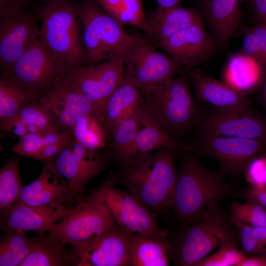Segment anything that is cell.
I'll use <instances>...</instances> for the list:
<instances>
[{
  "label": "cell",
  "mask_w": 266,
  "mask_h": 266,
  "mask_svg": "<svg viewBox=\"0 0 266 266\" xmlns=\"http://www.w3.org/2000/svg\"><path fill=\"white\" fill-rule=\"evenodd\" d=\"M235 224L237 228L239 244L245 255L266 256V228Z\"/></svg>",
  "instance_id": "obj_37"
},
{
  "label": "cell",
  "mask_w": 266,
  "mask_h": 266,
  "mask_svg": "<svg viewBox=\"0 0 266 266\" xmlns=\"http://www.w3.org/2000/svg\"><path fill=\"white\" fill-rule=\"evenodd\" d=\"M31 0H0V7L12 6L25 7Z\"/></svg>",
  "instance_id": "obj_50"
},
{
  "label": "cell",
  "mask_w": 266,
  "mask_h": 266,
  "mask_svg": "<svg viewBox=\"0 0 266 266\" xmlns=\"http://www.w3.org/2000/svg\"></svg>",
  "instance_id": "obj_52"
},
{
  "label": "cell",
  "mask_w": 266,
  "mask_h": 266,
  "mask_svg": "<svg viewBox=\"0 0 266 266\" xmlns=\"http://www.w3.org/2000/svg\"><path fill=\"white\" fill-rule=\"evenodd\" d=\"M123 82L141 92L169 81L184 68L170 56L156 50L147 38L139 39L123 54Z\"/></svg>",
  "instance_id": "obj_9"
},
{
  "label": "cell",
  "mask_w": 266,
  "mask_h": 266,
  "mask_svg": "<svg viewBox=\"0 0 266 266\" xmlns=\"http://www.w3.org/2000/svg\"><path fill=\"white\" fill-rule=\"evenodd\" d=\"M188 144L197 155L216 160L219 169L237 187L250 163L266 156V143L256 139L195 134Z\"/></svg>",
  "instance_id": "obj_8"
},
{
  "label": "cell",
  "mask_w": 266,
  "mask_h": 266,
  "mask_svg": "<svg viewBox=\"0 0 266 266\" xmlns=\"http://www.w3.org/2000/svg\"><path fill=\"white\" fill-rule=\"evenodd\" d=\"M34 242L24 231L5 230L0 242V266H20L32 251Z\"/></svg>",
  "instance_id": "obj_32"
},
{
  "label": "cell",
  "mask_w": 266,
  "mask_h": 266,
  "mask_svg": "<svg viewBox=\"0 0 266 266\" xmlns=\"http://www.w3.org/2000/svg\"><path fill=\"white\" fill-rule=\"evenodd\" d=\"M194 98L202 109L233 110L251 106L247 95L196 67L189 68Z\"/></svg>",
  "instance_id": "obj_19"
},
{
  "label": "cell",
  "mask_w": 266,
  "mask_h": 266,
  "mask_svg": "<svg viewBox=\"0 0 266 266\" xmlns=\"http://www.w3.org/2000/svg\"><path fill=\"white\" fill-rule=\"evenodd\" d=\"M169 148L193 153L188 144L173 139L145 107L136 139L121 165L124 167L153 152Z\"/></svg>",
  "instance_id": "obj_22"
},
{
  "label": "cell",
  "mask_w": 266,
  "mask_h": 266,
  "mask_svg": "<svg viewBox=\"0 0 266 266\" xmlns=\"http://www.w3.org/2000/svg\"><path fill=\"white\" fill-rule=\"evenodd\" d=\"M15 117L27 125L38 127L45 133L58 130L41 109L36 100L24 105Z\"/></svg>",
  "instance_id": "obj_40"
},
{
  "label": "cell",
  "mask_w": 266,
  "mask_h": 266,
  "mask_svg": "<svg viewBox=\"0 0 266 266\" xmlns=\"http://www.w3.org/2000/svg\"><path fill=\"white\" fill-rule=\"evenodd\" d=\"M228 213L234 224L266 228V208L258 203L233 202L229 207Z\"/></svg>",
  "instance_id": "obj_35"
},
{
  "label": "cell",
  "mask_w": 266,
  "mask_h": 266,
  "mask_svg": "<svg viewBox=\"0 0 266 266\" xmlns=\"http://www.w3.org/2000/svg\"><path fill=\"white\" fill-rule=\"evenodd\" d=\"M189 69L184 67L169 81L141 92L147 109L179 142L194 131L201 113L192 93Z\"/></svg>",
  "instance_id": "obj_4"
},
{
  "label": "cell",
  "mask_w": 266,
  "mask_h": 266,
  "mask_svg": "<svg viewBox=\"0 0 266 266\" xmlns=\"http://www.w3.org/2000/svg\"><path fill=\"white\" fill-rule=\"evenodd\" d=\"M124 73L123 61L116 58L80 67L68 74L64 81L87 99L101 119L104 105L123 82Z\"/></svg>",
  "instance_id": "obj_14"
},
{
  "label": "cell",
  "mask_w": 266,
  "mask_h": 266,
  "mask_svg": "<svg viewBox=\"0 0 266 266\" xmlns=\"http://www.w3.org/2000/svg\"><path fill=\"white\" fill-rule=\"evenodd\" d=\"M194 132L197 135L252 139L266 143V118L251 106L233 110L201 108Z\"/></svg>",
  "instance_id": "obj_12"
},
{
  "label": "cell",
  "mask_w": 266,
  "mask_h": 266,
  "mask_svg": "<svg viewBox=\"0 0 266 266\" xmlns=\"http://www.w3.org/2000/svg\"><path fill=\"white\" fill-rule=\"evenodd\" d=\"M58 172L67 182L71 198L84 191L87 184L105 169L107 160L100 150H92L74 140L53 157Z\"/></svg>",
  "instance_id": "obj_15"
},
{
  "label": "cell",
  "mask_w": 266,
  "mask_h": 266,
  "mask_svg": "<svg viewBox=\"0 0 266 266\" xmlns=\"http://www.w3.org/2000/svg\"><path fill=\"white\" fill-rule=\"evenodd\" d=\"M144 104L139 90L123 81L108 99L102 111L101 119L108 135L111 136L121 121Z\"/></svg>",
  "instance_id": "obj_25"
},
{
  "label": "cell",
  "mask_w": 266,
  "mask_h": 266,
  "mask_svg": "<svg viewBox=\"0 0 266 266\" xmlns=\"http://www.w3.org/2000/svg\"><path fill=\"white\" fill-rule=\"evenodd\" d=\"M250 184L266 185V156L257 158L248 166L245 176Z\"/></svg>",
  "instance_id": "obj_43"
},
{
  "label": "cell",
  "mask_w": 266,
  "mask_h": 266,
  "mask_svg": "<svg viewBox=\"0 0 266 266\" xmlns=\"http://www.w3.org/2000/svg\"><path fill=\"white\" fill-rule=\"evenodd\" d=\"M44 162L43 170L40 174L33 182L22 188L18 199L14 204L23 203L27 199L47 186L58 174V172L53 162V158Z\"/></svg>",
  "instance_id": "obj_39"
},
{
  "label": "cell",
  "mask_w": 266,
  "mask_h": 266,
  "mask_svg": "<svg viewBox=\"0 0 266 266\" xmlns=\"http://www.w3.org/2000/svg\"><path fill=\"white\" fill-rule=\"evenodd\" d=\"M169 240L173 265L196 266L214 250L239 237L236 225L218 206L203 219L180 226Z\"/></svg>",
  "instance_id": "obj_5"
},
{
  "label": "cell",
  "mask_w": 266,
  "mask_h": 266,
  "mask_svg": "<svg viewBox=\"0 0 266 266\" xmlns=\"http://www.w3.org/2000/svg\"><path fill=\"white\" fill-rule=\"evenodd\" d=\"M239 29L243 35L240 50L255 59L266 73V23L241 25Z\"/></svg>",
  "instance_id": "obj_34"
},
{
  "label": "cell",
  "mask_w": 266,
  "mask_h": 266,
  "mask_svg": "<svg viewBox=\"0 0 266 266\" xmlns=\"http://www.w3.org/2000/svg\"><path fill=\"white\" fill-rule=\"evenodd\" d=\"M34 239L33 249L20 266H63L75 264L71 255L66 248V244L49 233H39Z\"/></svg>",
  "instance_id": "obj_27"
},
{
  "label": "cell",
  "mask_w": 266,
  "mask_h": 266,
  "mask_svg": "<svg viewBox=\"0 0 266 266\" xmlns=\"http://www.w3.org/2000/svg\"><path fill=\"white\" fill-rule=\"evenodd\" d=\"M147 20V39L157 45L176 33L203 23V17L199 10L181 5L165 9L157 8Z\"/></svg>",
  "instance_id": "obj_23"
},
{
  "label": "cell",
  "mask_w": 266,
  "mask_h": 266,
  "mask_svg": "<svg viewBox=\"0 0 266 266\" xmlns=\"http://www.w3.org/2000/svg\"><path fill=\"white\" fill-rule=\"evenodd\" d=\"M40 37L67 75L85 65L82 23L78 3L48 0L38 6Z\"/></svg>",
  "instance_id": "obj_3"
},
{
  "label": "cell",
  "mask_w": 266,
  "mask_h": 266,
  "mask_svg": "<svg viewBox=\"0 0 266 266\" xmlns=\"http://www.w3.org/2000/svg\"><path fill=\"white\" fill-rule=\"evenodd\" d=\"M239 266H266V256L257 255L246 257Z\"/></svg>",
  "instance_id": "obj_47"
},
{
  "label": "cell",
  "mask_w": 266,
  "mask_h": 266,
  "mask_svg": "<svg viewBox=\"0 0 266 266\" xmlns=\"http://www.w3.org/2000/svg\"><path fill=\"white\" fill-rule=\"evenodd\" d=\"M246 0H197L219 47L225 48L241 26L240 6Z\"/></svg>",
  "instance_id": "obj_21"
},
{
  "label": "cell",
  "mask_w": 266,
  "mask_h": 266,
  "mask_svg": "<svg viewBox=\"0 0 266 266\" xmlns=\"http://www.w3.org/2000/svg\"><path fill=\"white\" fill-rule=\"evenodd\" d=\"M117 225L107 208L86 199L53 224L48 232L64 243L74 246L88 242Z\"/></svg>",
  "instance_id": "obj_11"
},
{
  "label": "cell",
  "mask_w": 266,
  "mask_h": 266,
  "mask_svg": "<svg viewBox=\"0 0 266 266\" xmlns=\"http://www.w3.org/2000/svg\"><path fill=\"white\" fill-rule=\"evenodd\" d=\"M28 133L31 134H43L45 132L38 127L34 125H27Z\"/></svg>",
  "instance_id": "obj_51"
},
{
  "label": "cell",
  "mask_w": 266,
  "mask_h": 266,
  "mask_svg": "<svg viewBox=\"0 0 266 266\" xmlns=\"http://www.w3.org/2000/svg\"><path fill=\"white\" fill-rule=\"evenodd\" d=\"M184 153L177 169L170 208L180 226L203 219L240 189L229 183L219 169L207 168L196 154Z\"/></svg>",
  "instance_id": "obj_1"
},
{
  "label": "cell",
  "mask_w": 266,
  "mask_h": 266,
  "mask_svg": "<svg viewBox=\"0 0 266 266\" xmlns=\"http://www.w3.org/2000/svg\"><path fill=\"white\" fill-rule=\"evenodd\" d=\"M40 95L19 86L3 76L0 78V123L14 118L27 103L37 100Z\"/></svg>",
  "instance_id": "obj_30"
},
{
  "label": "cell",
  "mask_w": 266,
  "mask_h": 266,
  "mask_svg": "<svg viewBox=\"0 0 266 266\" xmlns=\"http://www.w3.org/2000/svg\"><path fill=\"white\" fill-rule=\"evenodd\" d=\"M40 36L36 17L24 7H0V64L1 72Z\"/></svg>",
  "instance_id": "obj_13"
},
{
  "label": "cell",
  "mask_w": 266,
  "mask_h": 266,
  "mask_svg": "<svg viewBox=\"0 0 266 266\" xmlns=\"http://www.w3.org/2000/svg\"><path fill=\"white\" fill-rule=\"evenodd\" d=\"M0 128L1 131L11 133L19 137L28 133L27 125L16 117L0 123Z\"/></svg>",
  "instance_id": "obj_45"
},
{
  "label": "cell",
  "mask_w": 266,
  "mask_h": 266,
  "mask_svg": "<svg viewBox=\"0 0 266 266\" xmlns=\"http://www.w3.org/2000/svg\"><path fill=\"white\" fill-rule=\"evenodd\" d=\"M169 56L185 68H191L211 60L219 47L205 30L204 23L176 33L160 42Z\"/></svg>",
  "instance_id": "obj_18"
},
{
  "label": "cell",
  "mask_w": 266,
  "mask_h": 266,
  "mask_svg": "<svg viewBox=\"0 0 266 266\" xmlns=\"http://www.w3.org/2000/svg\"><path fill=\"white\" fill-rule=\"evenodd\" d=\"M176 149L153 152L123 167L114 177L156 214L170 209L177 178Z\"/></svg>",
  "instance_id": "obj_2"
},
{
  "label": "cell",
  "mask_w": 266,
  "mask_h": 266,
  "mask_svg": "<svg viewBox=\"0 0 266 266\" xmlns=\"http://www.w3.org/2000/svg\"><path fill=\"white\" fill-rule=\"evenodd\" d=\"M133 233L117 225L88 242L73 246L71 255L78 266H131Z\"/></svg>",
  "instance_id": "obj_16"
},
{
  "label": "cell",
  "mask_w": 266,
  "mask_h": 266,
  "mask_svg": "<svg viewBox=\"0 0 266 266\" xmlns=\"http://www.w3.org/2000/svg\"><path fill=\"white\" fill-rule=\"evenodd\" d=\"M158 3V9H165L180 5L182 0H155Z\"/></svg>",
  "instance_id": "obj_48"
},
{
  "label": "cell",
  "mask_w": 266,
  "mask_h": 266,
  "mask_svg": "<svg viewBox=\"0 0 266 266\" xmlns=\"http://www.w3.org/2000/svg\"><path fill=\"white\" fill-rule=\"evenodd\" d=\"M171 246L167 238H160L135 233L130 248L131 266H168Z\"/></svg>",
  "instance_id": "obj_26"
},
{
  "label": "cell",
  "mask_w": 266,
  "mask_h": 266,
  "mask_svg": "<svg viewBox=\"0 0 266 266\" xmlns=\"http://www.w3.org/2000/svg\"><path fill=\"white\" fill-rule=\"evenodd\" d=\"M74 140V138H71L46 145L41 150L36 159L45 161L52 158L63 149L69 146Z\"/></svg>",
  "instance_id": "obj_44"
},
{
  "label": "cell",
  "mask_w": 266,
  "mask_h": 266,
  "mask_svg": "<svg viewBox=\"0 0 266 266\" xmlns=\"http://www.w3.org/2000/svg\"><path fill=\"white\" fill-rule=\"evenodd\" d=\"M45 145L43 133H27L20 137L18 142L9 150L20 156L36 159Z\"/></svg>",
  "instance_id": "obj_41"
},
{
  "label": "cell",
  "mask_w": 266,
  "mask_h": 266,
  "mask_svg": "<svg viewBox=\"0 0 266 266\" xmlns=\"http://www.w3.org/2000/svg\"><path fill=\"white\" fill-rule=\"evenodd\" d=\"M145 109L144 104L136 108L117 125L111 136V150L120 164L134 143Z\"/></svg>",
  "instance_id": "obj_28"
},
{
  "label": "cell",
  "mask_w": 266,
  "mask_h": 266,
  "mask_svg": "<svg viewBox=\"0 0 266 266\" xmlns=\"http://www.w3.org/2000/svg\"><path fill=\"white\" fill-rule=\"evenodd\" d=\"M23 187L18 160L16 158H12L0 169L1 213L8 209L16 202Z\"/></svg>",
  "instance_id": "obj_33"
},
{
  "label": "cell",
  "mask_w": 266,
  "mask_h": 266,
  "mask_svg": "<svg viewBox=\"0 0 266 266\" xmlns=\"http://www.w3.org/2000/svg\"><path fill=\"white\" fill-rule=\"evenodd\" d=\"M260 22L266 21V0H246Z\"/></svg>",
  "instance_id": "obj_46"
},
{
  "label": "cell",
  "mask_w": 266,
  "mask_h": 266,
  "mask_svg": "<svg viewBox=\"0 0 266 266\" xmlns=\"http://www.w3.org/2000/svg\"><path fill=\"white\" fill-rule=\"evenodd\" d=\"M265 74L255 59L240 50L229 56L223 78V82L247 95L259 88Z\"/></svg>",
  "instance_id": "obj_24"
},
{
  "label": "cell",
  "mask_w": 266,
  "mask_h": 266,
  "mask_svg": "<svg viewBox=\"0 0 266 266\" xmlns=\"http://www.w3.org/2000/svg\"><path fill=\"white\" fill-rule=\"evenodd\" d=\"M75 140L92 150H100L107 144V130L95 113L79 117L72 130Z\"/></svg>",
  "instance_id": "obj_31"
},
{
  "label": "cell",
  "mask_w": 266,
  "mask_h": 266,
  "mask_svg": "<svg viewBox=\"0 0 266 266\" xmlns=\"http://www.w3.org/2000/svg\"><path fill=\"white\" fill-rule=\"evenodd\" d=\"M73 208L65 204H14L1 213V226L4 231L16 229L38 233L48 232L53 224L65 217Z\"/></svg>",
  "instance_id": "obj_20"
},
{
  "label": "cell",
  "mask_w": 266,
  "mask_h": 266,
  "mask_svg": "<svg viewBox=\"0 0 266 266\" xmlns=\"http://www.w3.org/2000/svg\"><path fill=\"white\" fill-rule=\"evenodd\" d=\"M86 199L107 208L117 224L129 232L160 238L169 236L168 232L160 227L157 215L133 195L117 187L113 179L102 183Z\"/></svg>",
  "instance_id": "obj_7"
},
{
  "label": "cell",
  "mask_w": 266,
  "mask_h": 266,
  "mask_svg": "<svg viewBox=\"0 0 266 266\" xmlns=\"http://www.w3.org/2000/svg\"><path fill=\"white\" fill-rule=\"evenodd\" d=\"M36 102L60 131H71L79 117L92 113L97 114L93 104L64 80L41 95Z\"/></svg>",
  "instance_id": "obj_17"
},
{
  "label": "cell",
  "mask_w": 266,
  "mask_h": 266,
  "mask_svg": "<svg viewBox=\"0 0 266 266\" xmlns=\"http://www.w3.org/2000/svg\"><path fill=\"white\" fill-rule=\"evenodd\" d=\"M64 179L58 173L47 186L21 204L29 205H64L67 199L71 198L68 184Z\"/></svg>",
  "instance_id": "obj_36"
},
{
  "label": "cell",
  "mask_w": 266,
  "mask_h": 266,
  "mask_svg": "<svg viewBox=\"0 0 266 266\" xmlns=\"http://www.w3.org/2000/svg\"><path fill=\"white\" fill-rule=\"evenodd\" d=\"M82 23L85 65H92L116 58L139 37L128 34L123 25L106 13L94 0L78 3Z\"/></svg>",
  "instance_id": "obj_6"
},
{
  "label": "cell",
  "mask_w": 266,
  "mask_h": 266,
  "mask_svg": "<svg viewBox=\"0 0 266 266\" xmlns=\"http://www.w3.org/2000/svg\"><path fill=\"white\" fill-rule=\"evenodd\" d=\"M239 241H228L214 253L204 258L196 266H239L246 257L241 248Z\"/></svg>",
  "instance_id": "obj_38"
},
{
  "label": "cell",
  "mask_w": 266,
  "mask_h": 266,
  "mask_svg": "<svg viewBox=\"0 0 266 266\" xmlns=\"http://www.w3.org/2000/svg\"><path fill=\"white\" fill-rule=\"evenodd\" d=\"M106 13L122 25L129 24L143 30L148 29V20L143 9V0H93Z\"/></svg>",
  "instance_id": "obj_29"
},
{
  "label": "cell",
  "mask_w": 266,
  "mask_h": 266,
  "mask_svg": "<svg viewBox=\"0 0 266 266\" xmlns=\"http://www.w3.org/2000/svg\"><path fill=\"white\" fill-rule=\"evenodd\" d=\"M258 89L260 90L259 98L260 102L266 112V73Z\"/></svg>",
  "instance_id": "obj_49"
},
{
  "label": "cell",
  "mask_w": 266,
  "mask_h": 266,
  "mask_svg": "<svg viewBox=\"0 0 266 266\" xmlns=\"http://www.w3.org/2000/svg\"><path fill=\"white\" fill-rule=\"evenodd\" d=\"M233 197L242 198L245 201L258 203L266 208V185L250 184L244 188L239 189Z\"/></svg>",
  "instance_id": "obj_42"
},
{
  "label": "cell",
  "mask_w": 266,
  "mask_h": 266,
  "mask_svg": "<svg viewBox=\"0 0 266 266\" xmlns=\"http://www.w3.org/2000/svg\"><path fill=\"white\" fill-rule=\"evenodd\" d=\"M2 76L40 96L67 75L43 42L40 36Z\"/></svg>",
  "instance_id": "obj_10"
}]
</instances>
